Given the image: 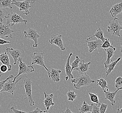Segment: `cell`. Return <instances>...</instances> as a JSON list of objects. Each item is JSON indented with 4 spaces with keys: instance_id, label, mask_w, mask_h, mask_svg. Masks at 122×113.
<instances>
[{
    "instance_id": "cell-1",
    "label": "cell",
    "mask_w": 122,
    "mask_h": 113,
    "mask_svg": "<svg viewBox=\"0 0 122 113\" xmlns=\"http://www.w3.org/2000/svg\"><path fill=\"white\" fill-rule=\"evenodd\" d=\"M71 82L74 84V88L76 89H79L81 87H86L91 83H95V81L92 80L90 77L86 74H80L76 78L72 79Z\"/></svg>"
},
{
    "instance_id": "cell-2",
    "label": "cell",
    "mask_w": 122,
    "mask_h": 113,
    "mask_svg": "<svg viewBox=\"0 0 122 113\" xmlns=\"http://www.w3.org/2000/svg\"><path fill=\"white\" fill-rule=\"evenodd\" d=\"M21 15H18L14 12L9 13L7 16H5V18L6 19V25L9 27H13L15 25H17L19 23H24L25 25H26L27 22V20H24Z\"/></svg>"
},
{
    "instance_id": "cell-3",
    "label": "cell",
    "mask_w": 122,
    "mask_h": 113,
    "mask_svg": "<svg viewBox=\"0 0 122 113\" xmlns=\"http://www.w3.org/2000/svg\"><path fill=\"white\" fill-rule=\"evenodd\" d=\"M35 0H25L23 1H17L15 0H12V5H15L19 8L20 11H24L21 15H28L30 14L29 9L31 7V5L35 3Z\"/></svg>"
},
{
    "instance_id": "cell-4",
    "label": "cell",
    "mask_w": 122,
    "mask_h": 113,
    "mask_svg": "<svg viewBox=\"0 0 122 113\" xmlns=\"http://www.w3.org/2000/svg\"><path fill=\"white\" fill-rule=\"evenodd\" d=\"M118 20V18L115 17L112 21H108L109 25L108 26L107 31L116 36L120 37L122 27L120 25Z\"/></svg>"
},
{
    "instance_id": "cell-5",
    "label": "cell",
    "mask_w": 122,
    "mask_h": 113,
    "mask_svg": "<svg viewBox=\"0 0 122 113\" xmlns=\"http://www.w3.org/2000/svg\"><path fill=\"white\" fill-rule=\"evenodd\" d=\"M17 61L19 62V64L18 65V73L17 75L14 78V80L13 81V82H15L16 78L20 75L21 74L30 73L34 71V68L32 66H27L25 63L22 62V57H21V56L18 58Z\"/></svg>"
},
{
    "instance_id": "cell-6",
    "label": "cell",
    "mask_w": 122,
    "mask_h": 113,
    "mask_svg": "<svg viewBox=\"0 0 122 113\" xmlns=\"http://www.w3.org/2000/svg\"><path fill=\"white\" fill-rule=\"evenodd\" d=\"M32 82L30 79H25L24 81V87L25 90L26 97L24 100L28 99L30 105V106H34L35 102L33 99L32 94Z\"/></svg>"
},
{
    "instance_id": "cell-7",
    "label": "cell",
    "mask_w": 122,
    "mask_h": 113,
    "mask_svg": "<svg viewBox=\"0 0 122 113\" xmlns=\"http://www.w3.org/2000/svg\"><path fill=\"white\" fill-rule=\"evenodd\" d=\"M24 33L25 38L32 40L34 41V44L33 45V47H37L40 44L38 42L37 39L40 37V36L38 34L36 30L34 28H29L26 31H25Z\"/></svg>"
},
{
    "instance_id": "cell-8",
    "label": "cell",
    "mask_w": 122,
    "mask_h": 113,
    "mask_svg": "<svg viewBox=\"0 0 122 113\" xmlns=\"http://www.w3.org/2000/svg\"><path fill=\"white\" fill-rule=\"evenodd\" d=\"M45 53L41 52L40 53L34 52L32 57V64H37L41 66L44 67L47 71H49V69L46 67L44 64V54Z\"/></svg>"
},
{
    "instance_id": "cell-9",
    "label": "cell",
    "mask_w": 122,
    "mask_h": 113,
    "mask_svg": "<svg viewBox=\"0 0 122 113\" xmlns=\"http://www.w3.org/2000/svg\"><path fill=\"white\" fill-rule=\"evenodd\" d=\"M21 78L22 77H20L18 79L17 81L15 82L11 81L10 79L8 80L4 84L2 89L0 91V93H2L3 92H7L9 94H11L12 96H13L14 95V92L17 89L15 85Z\"/></svg>"
},
{
    "instance_id": "cell-10",
    "label": "cell",
    "mask_w": 122,
    "mask_h": 113,
    "mask_svg": "<svg viewBox=\"0 0 122 113\" xmlns=\"http://www.w3.org/2000/svg\"><path fill=\"white\" fill-rule=\"evenodd\" d=\"M49 42L51 44H55L59 47L61 51H64L66 50L64 47L63 41L62 40V35L55 34L52 35L49 40Z\"/></svg>"
},
{
    "instance_id": "cell-11",
    "label": "cell",
    "mask_w": 122,
    "mask_h": 113,
    "mask_svg": "<svg viewBox=\"0 0 122 113\" xmlns=\"http://www.w3.org/2000/svg\"><path fill=\"white\" fill-rule=\"evenodd\" d=\"M14 32V31L11 29L9 26L0 22V38L2 39L8 37L12 38V34Z\"/></svg>"
},
{
    "instance_id": "cell-12",
    "label": "cell",
    "mask_w": 122,
    "mask_h": 113,
    "mask_svg": "<svg viewBox=\"0 0 122 113\" xmlns=\"http://www.w3.org/2000/svg\"><path fill=\"white\" fill-rule=\"evenodd\" d=\"M86 41L87 42V44H84V46H86L89 48V53H91L92 52L96 51L100 47H101L103 43L100 40L97 39L95 41H88L86 40Z\"/></svg>"
},
{
    "instance_id": "cell-13",
    "label": "cell",
    "mask_w": 122,
    "mask_h": 113,
    "mask_svg": "<svg viewBox=\"0 0 122 113\" xmlns=\"http://www.w3.org/2000/svg\"><path fill=\"white\" fill-rule=\"evenodd\" d=\"M73 54L72 53H71L69 54L67 57V59L66 60L65 65L64 67V68L65 69V73L66 75V76L65 77V80L66 81H67L68 79L71 80L73 78V75L72 74V71H71V67L70 63L71 56H73Z\"/></svg>"
},
{
    "instance_id": "cell-14",
    "label": "cell",
    "mask_w": 122,
    "mask_h": 113,
    "mask_svg": "<svg viewBox=\"0 0 122 113\" xmlns=\"http://www.w3.org/2000/svg\"><path fill=\"white\" fill-rule=\"evenodd\" d=\"M61 71L60 70L54 69L52 68L49 70L47 71V74L50 79L52 81L55 82H59L60 81V74Z\"/></svg>"
},
{
    "instance_id": "cell-15",
    "label": "cell",
    "mask_w": 122,
    "mask_h": 113,
    "mask_svg": "<svg viewBox=\"0 0 122 113\" xmlns=\"http://www.w3.org/2000/svg\"><path fill=\"white\" fill-rule=\"evenodd\" d=\"M90 64H91L90 62L85 63L83 60H81L78 65V67L73 69V71H77L80 74H86V72L89 69V66Z\"/></svg>"
},
{
    "instance_id": "cell-16",
    "label": "cell",
    "mask_w": 122,
    "mask_h": 113,
    "mask_svg": "<svg viewBox=\"0 0 122 113\" xmlns=\"http://www.w3.org/2000/svg\"><path fill=\"white\" fill-rule=\"evenodd\" d=\"M44 92V101L43 102L44 103V106L46 108V111H48L50 107L51 106L53 107L55 103H54L53 101V99L54 95L53 94H51L50 95L47 94L45 91Z\"/></svg>"
},
{
    "instance_id": "cell-17",
    "label": "cell",
    "mask_w": 122,
    "mask_h": 113,
    "mask_svg": "<svg viewBox=\"0 0 122 113\" xmlns=\"http://www.w3.org/2000/svg\"><path fill=\"white\" fill-rule=\"evenodd\" d=\"M6 51L12 56L14 60V65H16L18 58L21 56V53L19 50L15 49L13 48H8L6 47Z\"/></svg>"
},
{
    "instance_id": "cell-18",
    "label": "cell",
    "mask_w": 122,
    "mask_h": 113,
    "mask_svg": "<svg viewBox=\"0 0 122 113\" xmlns=\"http://www.w3.org/2000/svg\"><path fill=\"white\" fill-rule=\"evenodd\" d=\"M121 89H118L115 92H111L109 91H106V90L103 91L104 93L105 100H109L110 102V104H111V105L112 106H113L116 102V101L114 99L115 96L116 95L118 91L120 90H121Z\"/></svg>"
},
{
    "instance_id": "cell-19",
    "label": "cell",
    "mask_w": 122,
    "mask_h": 113,
    "mask_svg": "<svg viewBox=\"0 0 122 113\" xmlns=\"http://www.w3.org/2000/svg\"><path fill=\"white\" fill-rule=\"evenodd\" d=\"M122 12V2H120L112 5L109 13L112 17H116L117 15L120 14Z\"/></svg>"
},
{
    "instance_id": "cell-20",
    "label": "cell",
    "mask_w": 122,
    "mask_h": 113,
    "mask_svg": "<svg viewBox=\"0 0 122 113\" xmlns=\"http://www.w3.org/2000/svg\"><path fill=\"white\" fill-rule=\"evenodd\" d=\"M0 62L3 64L6 65L8 67V71H10L12 69V66L10 63V59L6 51L4 53L0 54Z\"/></svg>"
},
{
    "instance_id": "cell-21",
    "label": "cell",
    "mask_w": 122,
    "mask_h": 113,
    "mask_svg": "<svg viewBox=\"0 0 122 113\" xmlns=\"http://www.w3.org/2000/svg\"><path fill=\"white\" fill-rule=\"evenodd\" d=\"M104 50L107 54V59L106 60V62L104 63L105 68L106 69L108 65L110 64V62H112V60H111V58L113 56L116 49H113L111 47H109L108 48L104 49Z\"/></svg>"
},
{
    "instance_id": "cell-22",
    "label": "cell",
    "mask_w": 122,
    "mask_h": 113,
    "mask_svg": "<svg viewBox=\"0 0 122 113\" xmlns=\"http://www.w3.org/2000/svg\"><path fill=\"white\" fill-rule=\"evenodd\" d=\"M121 59V57H119L114 62L112 61L111 62V63H110V64L108 65L106 69L107 70L105 71V73L106 74V77H107L111 73V72L114 70L117 63L120 62Z\"/></svg>"
},
{
    "instance_id": "cell-23",
    "label": "cell",
    "mask_w": 122,
    "mask_h": 113,
    "mask_svg": "<svg viewBox=\"0 0 122 113\" xmlns=\"http://www.w3.org/2000/svg\"><path fill=\"white\" fill-rule=\"evenodd\" d=\"M92 110V105H89L85 101H83V104L79 108V113H86L91 112Z\"/></svg>"
},
{
    "instance_id": "cell-24",
    "label": "cell",
    "mask_w": 122,
    "mask_h": 113,
    "mask_svg": "<svg viewBox=\"0 0 122 113\" xmlns=\"http://www.w3.org/2000/svg\"><path fill=\"white\" fill-rule=\"evenodd\" d=\"M96 37L97 39L100 40L103 43L106 40V38L103 36V31L100 28H99L97 30V31H96L95 33V34L91 37H88L87 38V40H89L91 38H92L93 37Z\"/></svg>"
},
{
    "instance_id": "cell-25",
    "label": "cell",
    "mask_w": 122,
    "mask_h": 113,
    "mask_svg": "<svg viewBox=\"0 0 122 113\" xmlns=\"http://www.w3.org/2000/svg\"><path fill=\"white\" fill-rule=\"evenodd\" d=\"M12 0H0V7L6 9L8 8L10 10L12 9Z\"/></svg>"
},
{
    "instance_id": "cell-26",
    "label": "cell",
    "mask_w": 122,
    "mask_h": 113,
    "mask_svg": "<svg viewBox=\"0 0 122 113\" xmlns=\"http://www.w3.org/2000/svg\"><path fill=\"white\" fill-rule=\"evenodd\" d=\"M97 86H100L102 88L103 91L105 90V89H107V91H108V87L107 86V81L103 78L97 80Z\"/></svg>"
},
{
    "instance_id": "cell-27",
    "label": "cell",
    "mask_w": 122,
    "mask_h": 113,
    "mask_svg": "<svg viewBox=\"0 0 122 113\" xmlns=\"http://www.w3.org/2000/svg\"><path fill=\"white\" fill-rule=\"evenodd\" d=\"M66 96L68 98V100L71 101H73L76 98V95L74 91H72L71 90H68Z\"/></svg>"
},
{
    "instance_id": "cell-28",
    "label": "cell",
    "mask_w": 122,
    "mask_h": 113,
    "mask_svg": "<svg viewBox=\"0 0 122 113\" xmlns=\"http://www.w3.org/2000/svg\"><path fill=\"white\" fill-rule=\"evenodd\" d=\"M89 94L90 98V101L92 102L93 103H100L97 94L96 93H91L90 92H89Z\"/></svg>"
},
{
    "instance_id": "cell-29",
    "label": "cell",
    "mask_w": 122,
    "mask_h": 113,
    "mask_svg": "<svg viewBox=\"0 0 122 113\" xmlns=\"http://www.w3.org/2000/svg\"><path fill=\"white\" fill-rule=\"evenodd\" d=\"M81 60L80 59L79 57L78 56H76L75 57V59L71 64V71L72 72L73 69L76 68H77L78 67V65L81 62Z\"/></svg>"
},
{
    "instance_id": "cell-30",
    "label": "cell",
    "mask_w": 122,
    "mask_h": 113,
    "mask_svg": "<svg viewBox=\"0 0 122 113\" xmlns=\"http://www.w3.org/2000/svg\"><path fill=\"white\" fill-rule=\"evenodd\" d=\"M112 44H111L110 42V40L108 38H106L105 41L103 43L101 47L103 48V49H106V48H108L109 47H111L113 49H116L115 47H114L112 46Z\"/></svg>"
},
{
    "instance_id": "cell-31",
    "label": "cell",
    "mask_w": 122,
    "mask_h": 113,
    "mask_svg": "<svg viewBox=\"0 0 122 113\" xmlns=\"http://www.w3.org/2000/svg\"><path fill=\"white\" fill-rule=\"evenodd\" d=\"M101 103H92L91 105H92V110L90 113H100V108Z\"/></svg>"
},
{
    "instance_id": "cell-32",
    "label": "cell",
    "mask_w": 122,
    "mask_h": 113,
    "mask_svg": "<svg viewBox=\"0 0 122 113\" xmlns=\"http://www.w3.org/2000/svg\"><path fill=\"white\" fill-rule=\"evenodd\" d=\"M115 87L117 89L119 88L122 89V77H119L116 79Z\"/></svg>"
},
{
    "instance_id": "cell-33",
    "label": "cell",
    "mask_w": 122,
    "mask_h": 113,
    "mask_svg": "<svg viewBox=\"0 0 122 113\" xmlns=\"http://www.w3.org/2000/svg\"><path fill=\"white\" fill-rule=\"evenodd\" d=\"M14 78V76L13 75L11 74V75H10L7 78L5 79V80H4V81H0V93L1 91L2 90L3 87V86H4V84L5 83V82L7 81H8V80Z\"/></svg>"
},
{
    "instance_id": "cell-34",
    "label": "cell",
    "mask_w": 122,
    "mask_h": 113,
    "mask_svg": "<svg viewBox=\"0 0 122 113\" xmlns=\"http://www.w3.org/2000/svg\"><path fill=\"white\" fill-rule=\"evenodd\" d=\"M6 13V10L5 8L0 7V22L2 23L3 19L5 18Z\"/></svg>"
},
{
    "instance_id": "cell-35",
    "label": "cell",
    "mask_w": 122,
    "mask_h": 113,
    "mask_svg": "<svg viewBox=\"0 0 122 113\" xmlns=\"http://www.w3.org/2000/svg\"><path fill=\"white\" fill-rule=\"evenodd\" d=\"M108 107V104L101 103L100 108V113H105Z\"/></svg>"
},
{
    "instance_id": "cell-36",
    "label": "cell",
    "mask_w": 122,
    "mask_h": 113,
    "mask_svg": "<svg viewBox=\"0 0 122 113\" xmlns=\"http://www.w3.org/2000/svg\"><path fill=\"white\" fill-rule=\"evenodd\" d=\"M12 113H31L30 112H25L24 111H20L17 108H15L14 107H12L10 109Z\"/></svg>"
},
{
    "instance_id": "cell-37",
    "label": "cell",
    "mask_w": 122,
    "mask_h": 113,
    "mask_svg": "<svg viewBox=\"0 0 122 113\" xmlns=\"http://www.w3.org/2000/svg\"><path fill=\"white\" fill-rule=\"evenodd\" d=\"M8 71L7 67L5 64H2L0 67V72L1 73H5Z\"/></svg>"
},
{
    "instance_id": "cell-38",
    "label": "cell",
    "mask_w": 122,
    "mask_h": 113,
    "mask_svg": "<svg viewBox=\"0 0 122 113\" xmlns=\"http://www.w3.org/2000/svg\"><path fill=\"white\" fill-rule=\"evenodd\" d=\"M31 112V113H44V111H42L38 108H36Z\"/></svg>"
},
{
    "instance_id": "cell-39",
    "label": "cell",
    "mask_w": 122,
    "mask_h": 113,
    "mask_svg": "<svg viewBox=\"0 0 122 113\" xmlns=\"http://www.w3.org/2000/svg\"><path fill=\"white\" fill-rule=\"evenodd\" d=\"M9 43H10V41H6L5 40L0 38V45H5L6 44H9Z\"/></svg>"
},
{
    "instance_id": "cell-40",
    "label": "cell",
    "mask_w": 122,
    "mask_h": 113,
    "mask_svg": "<svg viewBox=\"0 0 122 113\" xmlns=\"http://www.w3.org/2000/svg\"><path fill=\"white\" fill-rule=\"evenodd\" d=\"M64 113H73L68 108H66Z\"/></svg>"
},
{
    "instance_id": "cell-41",
    "label": "cell",
    "mask_w": 122,
    "mask_h": 113,
    "mask_svg": "<svg viewBox=\"0 0 122 113\" xmlns=\"http://www.w3.org/2000/svg\"><path fill=\"white\" fill-rule=\"evenodd\" d=\"M117 113H122V108L120 109L119 106H118Z\"/></svg>"
},
{
    "instance_id": "cell-42",
    "label": "cell",
    "mask_w": 122,
    "mask_h": 113,
    "mask_svg": "<svg viewBox=\"0 0 122 113\" xmlns=\"http://www.w3.org/2000/svg\"><path fill=\"white\" fill-rule=\"evenodd\" d=\"M120 45H121V46L120 47V52H121V53H122V42L120 43Z\"/></svg>"
},
{
    "instance_id": "cell-43",
    "label": "cell",
    "mask_w": 122,
    "mask_h": 113,
    "mask_svg": "<svg viewBox=\"0 0 122 113\" xmlns=\"http://www.w3.org/2000/svg\"><path fill=\"white\" fill-rule=\"evenodd\" d=\"M44 113H48L47 112V111H44Z\"/></svg>"
},
{
    "instance_id": "cell-44",
    "label": "cell",
    "mask_w": 122,
    "mask_h": 113,
    "mask_svg": "<svg viewBox=\"0 0 122 113\" xmlns=\"http://www.w3.org/2000/svg\"><path fill=\"white\" fill-rule=\"evenodd\" d=\"M0 74H2V73H0Z\"/></svg>"
},
{
    "instance_id": "cell-45",
    "label": "cell",
    "mask_w": 122,
    "mask_h": 113,
    "mask_svg": "<svg viewBox=\"0 0 122 113\" xmlns=\"http://www.w3.org/2000/svg\"></svg>"
}]
</instances>
